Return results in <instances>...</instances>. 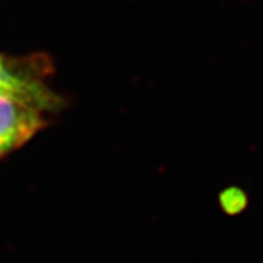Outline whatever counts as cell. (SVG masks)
<instances>
[{"label":"cell","instance_id":"2","mask_svg":"<svg viewBox=\"0 0 263 263\" xmlns=\"http://www.w3.org/2000/svg\"><path fill=\"white\" fill-rule=\"evenodd\" d=\"M0 95L12 97L34 104L44 111H53L60 104L57 97L48 86L40 82L34 75L22 70L16 65H9L0 56Z\"/></svg>","mask_w":263,"mask_h":263},{"label":"cell","instance_id":"1","mask_svg":"<svg viewBox=\"0 0 263 263\" xmlns=\"http://www.w3.org/2000/svg\"><path fill=\"white\" fill-rule=\"evenodd\" d=\"M44 113L34 104L0 95V160L19 149L46 126Z\"/></svg>","mask_w":263,"mask_h":263}]
</instances>
